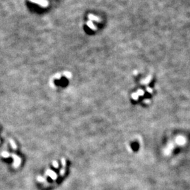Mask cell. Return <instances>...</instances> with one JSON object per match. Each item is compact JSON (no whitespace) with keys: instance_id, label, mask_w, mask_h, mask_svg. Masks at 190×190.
Here are the masks:
<instances>
[{"instance_id":"obj_1","label":"cell","mask_w":190,"mask_h":190,"mask_svg":"<svg viewBox=\"0 0 190 190\" xmlns=\"http://www.w3.org/2000/svg\"><path fill=\"white\" fill-rule=\"evenodd\" d=\"M11 157L13 158V168H18L21 163V158L16 154H11Z\"/></svg>"},{"instance_id":"obj_2","label":"cell","mask_w":190,"mask_h":190,"mask_svg":"<svg viewBox=\"0 0 190 190\" xmlns=\"http://www.w3.org/2000/svg\"><path fill=\"white\" fill-rule=\"evenodd\" d=\"M46 175H48V176H49L52 179H53V180H55V179H57V178H58V176H57V174L55 172H53V170H50V169H48L47 170V172H46Z\"/></svg>"},{"instance_id":"obj_3","label":"cell","mask_w":190,"mask_h":190,"mask_svg":"<svg viewBox=\"0 0 190 190\" xmlns=\"http://www.w3.org/2000/svg\"><path fill=\"white\" fill-rule=\"evenodd\" d=\"M88 18H89V21H91L101 22V19H100L99 17L96 16H95V15H93V14H89V15H88Z\"/></svg>"},{"instance_id":"obj_4","label":"cell","mask_w":190,"mask_h":190,"mask_svg":"<svg viewBox=\"0 0 190 190\" xmlns=\"http://www.w3.org/2000/svg\"><path fill=\"white\" fill-rule=\"evenodd\" d=\"M87 25L90 29H92V30H96V27L94 25V23H93L92 21H87Z\"/></svg>"},{"instance_id":"obj_5","label":"cell","mask_w":190,"mask_h":190,"mask_svg":"<svg viewBox=\"0 0 190 190\" xmlns=\"http://www.w3.org/2000/svg\"><path fill=\"white\" fill-rule=\"evenodd\" d=\"M9 142H10V144L11 146V147H12V148L13 149V150H16L17 149V146H16V143H15V142L13 140V139H9Z\"/></svg>"},{"instance_id":"obj_6","label":"cell","mask_w":190,"mask_h":190,"mask_svg":"<svg viewBox=\"0 0 190 190\" xmlns=\"http://www.w3.org/2000/svg\"><path fill=\"white\" fill-rule=\"evenodd\" d=\"M1 156H2V157H4V158H9V156H10V154L9 153V152H7V151H3L2 153H1Z\"/></svg>"},{"instance_id":"obj_7","label":"cell","mask_w":190,"mask_h":190,"mask_svg":"<svg viewBox=\"0 0 190 190\" xmlns=\"http://www.w3.org/2000/svg\"><path fill=\"white\" fill-rule=\"evenodd\" d=\"M37 180H38L39 182H45V180H47V179L43 178L42 176H38L37 177Z\"/></svg>"},{"instance_id":"obj_8","label":"cell","mask_w":190,"mask_h":190,"mask_svg":"<svg viewBox=\"0 0 190 190\" xmlns=\"http://www.w3.org/2000/svg\"><path fill=\"white\" fill-rule=\"evenodd\" d=\"M52 165H53V166L54 168H59V163H58V162H57V161H56V160H53V161Z\"/></svg>"},{"instance_id":"obj_9","label":"cell","mask_w":190,"mask_h":190,"mask_svg":"<svg viewBox=\"0 0 190 190\" xmlns=\"http://www.w3.org/2000/svg\"><path fill=\"white\" fill-rule=\"evenodd\" d=\"M132 97L133 99L137 100V99H138V95L137 94V92H136V93H133V94L132 95Z\"/></svg>"},{"instance_id":"obj_10","label":"cell","mask_w":190,"mask_h":190,"mask_svg":"<svg viewBox=\"0 0 190 190\" xmlns=\"http://www.w3.org/2000/svg\"><path fill=\"white\" fill-rule=\"evenodd\" d=\"M137 94L138 95H141V96H143L144 95V92L142 90V89H139L138 91H137Z\"/></svg>"},{"instance_id":"obj_11","label":"cell","mask_w":190,"mask_h":190,"mask_svg":"<svg viewBox=\"0 0 190 190\" xmlns=\"http://www.w3.org/2000/svg\"><path fill=\"white\" fill-rule=\"evenodd\" d=\"M63 74H64V75H65L66 77H68V78H70V77H71V74L69 72H65V73H64Z\"/></svg>"},{"instance_id":"obj_12","label":"cell","mask_w":190,"mask_h":190,"mask_svg":"<svg viewBox=\"0 0 190 190\" xmlns=\"http://www.w3.org/2000/svg\"><path fill=\"white\" fill-rule=\"evenodd\" d=\"M61 163H62V166H63V167L64 168V167L65 166V159H64V158H62V159H61Z\"/></svg>"},{"instance_id":"obj_13","label":"cell","mask_w":190,"mask_h":190,"mask_svg":"<svg viewBox=\"0 0 190 190\" xmlns=\"http://www.w3.org/2000/svg\"><path fill=\"white\" fill-rule=\"evenodd\" d=\"M64 173H65V169L64 168L61 169V170H60V175H61V176H63V175H64Z\"/></svg>"},{"instance_id":"obj_14","label":"cell","mask_w":190,"mask_h":190,"mask_svg":"<svg viewBox=\"0 0 190 190\" xmlns=\"http://www.w3.org/2000/svg\"><path fill=\"white\" fill-rule=\"evenodd\" d=\"M147 91L149 92V93H151L152 92H153V90H152V89L151 88H150V87H147Z\"/></svg>"}]
</instances>
